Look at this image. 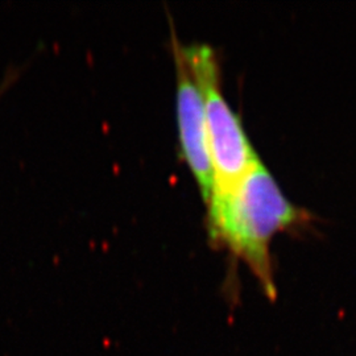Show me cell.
<instances>
[{
    "label": "cell",
    "instance_id": "1",
    "mask_svg": "<svg viewBox=\"0 0 356 356\" xmlns=\"http://www.w3.org/2000/svg\"><path fill=\"white\" fill-rule=\"evenodd\" d=\"M211 241L229 248L251 269L268 297H276L270 243L281 231L307 222L309 214L282 193L263 163L229 191L207 202Z\"/></svg>",
    "mask_w": 356,
    "mask_h": 356
},
{
    "label": "cell",
    "instance_id": "2",
    "mask_svg": "<svg viewBox=\"0 0 356 356\" xmlns=\"http://www.w3.org/2000/svg\"><path fill=\"white\" fill-rule=\"evenodd\" d=\"M179 47L204 95L214 170L213 197L234 188L261 160L245 134L239 115L232 110L223 94L216 51L207 44L184 45L179 42Z\"/></svg>",
    "mask_w": 356,
    "mask_h": 356
},
{
    "label": "cell",
    "instance_id": "3",
    "mask_svg": "<svg viewBox=\"0 0 356 356\" xmlns=\"http://www.w3.org/2000/svg\"><path fill=\"white\" fill-rule=\"evenodd\" d=\"M173 53L177 70L176 103L181 154L191 168L207 204L214 189V170L209 147L204 95L176 38H173Z\"/></svg>",
    "mask_w": 356,
    "mask_h": 356
},
{
    "label": "cell",
    "instance_id": "4",
    "mask_svg": "<svg viewBox=\"0 0 356 356\" xmlns=\"http://www.w3.org/2000/svg\"><path fill=\"white\" fill-rule=\"evenodd\" d=\"M22 72H23L22 66H10L6 70L4 76H3L1 81H0V98L7 91V89H10L13 86L15 81L22 74Z\"/></svg>",
    "mask_w": 356,
    "mask_h": 356
}]
</instances>
